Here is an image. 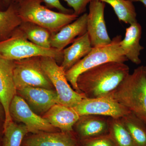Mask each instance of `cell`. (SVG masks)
Instances as JSON below:
<instances>
[{
	"instance_id": "obj_6",
	"label": "cell",
	"mask_w": 146,
	"mask_h": 146,
	"mask_svg": "<svg viewBox=\"0 0 146 146\" xmlns=\"http://www.w3.org/2000/svg\"><path fill=\"white\" fill-rule=\"evenodd\" d=\"M13 77L16 90L31 86L55 90L41 63L40 57L14 61Z\"/></svg>"
},
{
	"instance_id": "obj_23",
	"label": "cell",
	"mask_w": 146,
	"mask_h": 146,
	"mask_svg": "<svg viewBox=\"0 0 146 146\" xmlns=\"http://www.w3.org/2000/svg\"><path fill=\"white\" fill-rule=\"evenodd\" d=\"M108 134L116 146H135L120 118L108 117Z\"/></svg>"
},
{
	"instance_id": "obj_17",
	"label": "cell",
	"mask_w": 146,
	"mask_h": 146,
	"mask_svg": "<svg viewBox=\"0 0 146 146\" xmlns=\"http://www.w3.org/2000/svg\"><path fill=\"white\" fill-rule=\"evenodd\" d=\"M142 32V27L138 22L131 24L126 29L124 38L120 43L127 60L136 65L141 63L140 56L141 51L144 49L140 43Z\"/></svg>"
},
{
	"instance_id": "obj_8",
	"label": "cell",
	"mask_w": 146,
	"mask_h": 146,
	"mask_svg": "<svg viewBox=\"0 0 146 146\" xmlns=\"http://www.w3.org/2000/svg\"><path fill=\"white\" fill-rule=\"evenodd\" d=\"M9 113L12 120L26 126L29 132H54L56 128L30 108L23 99L16 95L11 102Z\"/></svg>"
},
{
	"instance_id": "obj_27",
	"label": "cell",
	"mask_w": 146,
	"mask_h": 146,
	"mask_svg": "<svg viewBox=\"0 0 146 146\" xmlns=\"http://www.w3.org/2000/svg\"><path fill=\"white\" fill-rule=\"evenodd\" d=\"M20 0H13V1L17 2ZM46 6L49 9L55 8L59 12L67 14L73 13V10L68 9L64 7L60 2V0H43Z\"/></svg>"
},
{
	"instance_id": "obj_19",
	"label": "cell",
	"mask_w": 146,
	"mask_h": 146,
	"mask_svg": "<svg viewBox=\"0 0 146 146\" xmlns=\"http://www.w3.org/2000/svg\"><path fill=\"white\" fill-rule=\"evenodd\" d=\"M22 22L13 1L5 10L0 11V42L10 37Z\"/></svg>"
},
{
	"instance_id": "obj_30",
	"label": "cell",
	"mask_w": 146,
	"mask_h": 146,
	"mask_svg": "<svg viewBox=\"0 0 146 146\" xmlns=\"http://www.w3.org/2000/svg\"><path fill=\"white\" fill-rule=\"evenodd\" d=\"M130 1L132 2H140L143 4L146 7V0H130Z\"/></svg>"
},
{
	"instance_id": "obj_1",
	"label": "cell",
	"mask_w": 146,
	"mask_h": 146,
	"mask_svg": "<svg viewBox=\"0 0 146 146\" xmlns=\"http://www.w3.org/2000/svg\"><path fill=\"white\" fill-rule=\"evenodd\" d=\"M129 74V68L124 63L108 62L82 73L77 85L86 98L107 96Z\"/></svg>"
},
{
	"instance_id": "obj_11",
	"label": "cell",
	"mask_w": 146,
	"mask_h": 146,
	"mask_svg": "<svg viewBox=\"0 0 146 146\" xmlns=\"http://www.w3.org/2000/svg\"><path fill=\"white\" fill-rule=\"evenodd\" d=\"M17 93L32 110L39 115H44L58 104L57 93L55 90L28 86L17 90Z\"/></svg>"
},
{
	"instance_id": "obj_26",
	"label": "cell",
	"mask_w": 146,
	"mask_h": 146,
	"mask_svg": "<svg viewBox=\"0 0 146 146\" xmlns=\"http://www.w3.org/2000/svg\"><path fill=\"white\" fill-rule=\"evenodd\" d=\"M67 3L70 7L72 8L73 13L79 16L85 12L86 6L92 0H62Z\"/></svg>"
},
{
	"instance_id": "obj_32",
	"label": "cell",
	"mask_w": 146,
	"mask_h": 146,
	"mask_svg": "<svg viewBox=\"0 0 146 146\" xmlns=\"http://www.w3.org/2000/svg\"><path fill=\"white\" fill-rule=\"evenodd\" d=\"M145 71L146 73V66H145Z\"/></svg>"
},
{
	"instance_id": "obj_12",
	"label": "cell",
	"mask_w": 146,
	"mask_h": 146,
	"mask_svg": "<svg viewBox=\"0 0 146 146\" xmlns=\"http://www.w3.org/2000/svg\"><path fill=\"white\" fill-rule=\"evenodd\" d=\"M14 61L0 57V102L5 112L4 125L12 121L9 113L11 102L17 95L13 80Z\"/></svg>"
},
{
	"instance_id": "obj_29",
	"label": "cell",
	"mask_w": 146,
	"mask_h": 146,
	"mask_svg": "<svg viewBox=\"0 0 146 146\" xmlns=\"http://www.w3.org/2000/svg\"><path fill=\"white\" fill-rule=\"evenodd\" d=\"M5 115L4 110L1 102H0V117H1L3 115Z\"/></svg>"
},
{
	"instance_id": "obj_2",
	"label": "cell",
	"mask_w": 146,
	"mask_h": 146,
	"mask_svg": "<svg viewBox=\"0 0 146 146\" xmlns=\"http://www.w3.org/2000/svg\"><path fill=\"white\" fill-rule=\"evenodd\" d=\"M109 96L146 124V73L141 66L128 75Z\"/></svg>"
},
{
	"instance_id": "obj_22",
	"label": "cell",
	"mask_w": 146,
	"mask_h": 146,
	"mask_svg": "<svg viewBox=\"0 0 146 146\" xmlns=\"http://www.w3.org/2000/svg\"><path fill=\"white\" fill-rule=\"evenodd\" d=\"M112 7L119 21L131 25L137 22V14L130 0H99Z\"/></svg>"
},
{
	"instance_id": "obj_21",
	"label": "cell",
	"mask_w": 146,
	"mask_h": 146,
	"mask_svg": "<svg viewBox=\"0 0 146 146\" xmlns=\"http://www.w3.org/2000/svg\"><path fill=\"white\" fill-rule=\"evenodd\" d=\"M135 146H146V124L131 112L120 118Z\"/></svg>"
},
{
	"instance_id": "obj_18",
	"label": "cell",
	"mask_w": 146,
	"mask_h": 146,
	"mask_svg": "<svg viewBox=\"0 0 146 146\" xmlns=\"http://www.w3.org/2000/svg\"><path fill=\"white\" fill-rule=\"evenodd\" d=\"M92 48L89 35L86 32L76 38L71 46L63 50V60L60 66L67 72L87 55Z\"/></svg>"
},
{
	"instance_id": "obj_14",
	"label": "cell",
	"mask_w": 146,
	"mask_h": 146,
	"mask_svg": "<svg viewBox=\"0 0 146 146\" xmlns=\"http://www.w3.org/2000/svg\"><path fill=\"white\" fill-rule=\"evenodd\" d=\"M80 140L108 134V117L96 115L80 116L74 125Z\"/></svg>"
},
{
	"instance_id": "obj_3",
	"label": "cell",
	"mask_w": 146,
	"mask_h": 146,
	"mask_svg": "<svg viewBox=\"0 0 146 146\" xmlns=\"http://www.w3.org/2000/svg\"><path fill=\"white\" fill-rule=\"evenodd\" d=\"M14 2L16 3L18 15L23 22L36 24L52 33L59 31L78 17L74 13L67 14L50 10L42 4L43 0H20Z\"/></svg>"
},
{
	"instance_id": "obj_7",
	"label": "cell",
	"mask_w": 146,
	"mask_h": 146,
	"mask_svg": "<svg viewBox=\"0 0 146 146\" xmlns=\"http://www.w3.org/2000/svg\"><path fill=\"white\" fill-rule=\"evenodd\" d=\"M40 60L44 70L57 93L58 104L74 108L86 98L84 94L76 92L71 87L68 83L65 71L54 58L42 56Z\"/></svg>"
},
{
	"instance_id": "obj_28",
	"label": "cell",
	"mask_w": 146,
	"mask_h": 146,
	"mask_svg": "<svg viewBox=\"0 0 146 146\" xmlns=\"http://www.w3.org/2000/svg\"><path fill=\"white\" fill-rule=\"evenodd\" d=\"M3 5L6 7V8L12 2L13 0H2Z\"/></svg>"
},
{
	"instance_id": "obj_16",
	"label": "cell",
	"mask_w": 146,
	"mask_h": 146,
	"mask_svg": "<svg viewBox=\"0 0 146 146\" xmlns=\"http://www.w3.org/2000/svg\"><path fill=\"white\" fill-rule=\"evenodd\" d=\"M23 146H81L72 132H40L24 141Z\"/></svg>"
},
{
	"instance_id": "obj_9",
	"label": "cell",
	"mask_w": 146,
	"mask_h": 146,
	"mask_svg": "<svg viewBox=\"0 0 146 146\" xmlns=\"http://www.w3.org/2000/svg\"><path fill=\"white\" fill-rule=\"evenodd\" d=\"M73 108L80 116L96 115L120 119L131 112L109 96L84 98Z\"/></svg>"
},
{
	"instance_id": "obj_31",
	"label": "cell",
	"mask_w": 146,
	"mask_h": 146,
	"mask_svg": "<svg viewBox=\"0 0 146 146\" xmlns=\"http://www.w3.org/2000/svg\"><path fill=\"white\" fill-rule=\"evenodd\" d=\"M1 3H3L2 1V0H0V11L2 10L1 9Z\"/></svg>"
},
{
	"instance_id": "obj_10",
	"label": "cell",
	"mask_w": 146,
	"mask_h": 146,
	"mask_svg": "<svg viewBox=\"0 0 146 146\" xmlns=\"http://www.w3.org/2000/svg\"><path fill=\"white\" fill-rule=\"evenodd\" d=\"M105 3L99 0L90 3L87 20V32L93 47L104 46L111 43L104 18Z\"/></svg>"
},
{
	"instance_id": "obj_24",
	"label": "cell",
	"mask_w": 146,
	"mask_h": 146,
	"mask_svg": "<svg viewBox=\"0 0 146 146\" xmlns=\"http://www.w3.org/2000/svg\"><path fill=\"white\" fill-rule=\"evenodd\" d=\"M3 146H21L28 130L23 124L16 123L12 121L3 126Z\"/></svg>"
},
{
	"instance_id": "obj_5",
	"label": "cell",
	"mask_w": 146,
	"mask_h": 146,
	"mask_svg": "<svg viewBox=\"0 0 146 146\" xmlns=\"http://www.w3.org/2000/svg\"><path fill=\"white\" fill-rule=\"evenodd\" d=\"M48 56L62 62L63 51L36 46L29 41L19 27L7 39L0 42V57L17 61L33 57Z\"/></svg>"
},
{
	"instance_id": "obj_15",
	"label": "cell",
	"mask_w": 146,
	"mask_h": 146,
	"mask_svg": "<svg viewBox=\"0 0 146 146\" xmlns=\"http://www.w3.org/2000/svg\"><path fill=\"white\" fill-rule=\"evenodd\" d=\"M42 117L53 126L61 131L73 132L74 125L80 116L73 108L56 104Z\"/></svg>"
},
{
	"instance_id": "obj_20",
	"label": "cell",
	"mask_w": 146,
	"mask_h": 146,
	"mask_svg": "<svg viewBox=\"0 0 146 146\" xmlns=\"http://www.w3.org/2000/svg\"><path fill=\"white\" fill-rule=\"evenodd\" d=\"M19 28L29 41L45 48H51L50 39L52 33L48 30L29 22H22Z\"/></svg>"
},
{
	"instance_id": "obj_13",
	"label": "cell",
	"mask_w": 146,
	"mask_h": 146,
	"mask_svg": "<svg viewBox=\"0 0 146 146\" xmlns=\"http://www.w3.org/2000/svg\"><path fill=\"white\" fill-rule=\"evenodd\" d=\"M87 16L88 13H84L59 31L52 33L50 39L51 48L62 51L76 38L85 34L87 32Z\"/></svg>"
},
{
	"instance_id": "obj_25",
	"label": "cell",
	"mask_w": 146,
	"mask_h": 146,
	"mask_svg": "<svg viewBox=\"0 0 146 146\" xmlns=\"http://www.w3.org/2000/svg\"><path fill=\"white\" fill-rule=\"evenodd\" d=\"M81 146H116L108 134L80 140Z\"/></svg>"
},
{
	"instance_id": "obj_4",
	"label": "cell",
	"mask_w": 146,
	"mask_h": 146,
	"mask_svg": "<svg viewBox=\"0 0 146 146\" xmlns=\"http://www.w3.org/2000/svg\"><path fill=\"white\" fill-rule=\"evenodd\" d=\"M121 40L122 36L117 35L108 44L93 47L87 55L65 72L67 80L75 91L82 94L77 85V80L85 71L108 62L124 63L128 60L120 46Z\"/></svg>"
}]
</instances>
